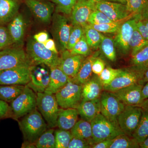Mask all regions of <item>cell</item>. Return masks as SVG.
Segmentation results:
<instances>
[{
	"label": "cell",
	"instance_id": "obj_1",
	"mask_svg": "<svg viewBox=\"0 0 148 148\" xmlns=\"http://www.w3.org/2000/svg\"><path fill=\"white\" fill-rule=\"evenodd\" d=\"M18 123L25 142L34 145L48 127L45 120L37 108L22 117Z\"/></svg>",
	"mask_w": 148,
	"mask_h": 148
},
{
	"label": "cell",
	"instance_id": "obj_2",
	"mask_svg": "<svg viewBox=\"0 0 148 148\" xmlns=\"http://www.w3.org/2000/svg\"><path fill=\"white\" fill-rule=\"evenodd\" d=\"M36 108L50 128L57 127V121L60 108L55 94L45 90L36 93Z\"/></svg>",
	"mask_w": 148,
	"mask_h": 148
},
{
	"label": "cell",
	"instance_id": "obj_3",
	"mask_svg": "<svg viewBox=\"0 0 148 148\" xmlns=\"http://www.w3.org/2000/svg\"><path fill=\"white\" fill-rule=\"evenodd\" d=\"M90 123L94 144L103 140L114 139L125 134L117 123L108 119L101 114L92 120Z\"/></svg>",
	"mask_w": 148,
	"mask_h": 148
},
{
	"label": "cell",
	"instance_id": "obj_4",
	"mask_svg": "<svg viewBox=\"0 0 148 148\" xmlns=\"http://www.w3.org/2000/svg\"><path fill=\"white\" fill-rule=\"evenodd\" d=\"M27 50L28 57L33 64H43L49 69L59 64L58 54L47 49L43 44L38 42L34 39L28 42Z\"/></svg>",
	"mask_w": 148,
	"mask_h": 148
},
{
	"label": "cell",
	"instance_id": "obj_5",
	"mask_svg": "<svg viewBox=\"0 0 148 148\" xmlns=\"http://www.w3.org/2000/svg\"><path fill=\"white\" fill-rule=\"evenodd\" d=\"M82 85L71 79L58 92L56 98L61 108H77L82 100Z\"/></svg>",
	"mask_w": 148,
	"mask_h": 148
},
{
	"label": "cell",
	"instance_id": "obj_6",
	"mask_svg": "<svg viewBox=\"0 0 148 148\" xmlns=\"http://www.w3.org/2000/svg\"><path fill=\"white\" fill-rule=\"evenodd\" d=\"M36 93L27 85L22 92L11 102L12 117L18 119L36 108Z\"/></svg>",
	"mask_w": 148,
	"mask_h": 148
},
{
	"label": "cell",
	"instance_id": "obj_7",
	"mask_svg": "<svg viewBox=\"0 0 148 148\" xmlns=\"http://www.w3.org/2000/svg\"><path fill=\"white\" fill-rule=\"evenodd\" d=\"M143 110L140 106H125L117 118V123L125 134L132 136L140 122Z\"/></svg>",
	"mask_w": 148,
	"mask_h": 148
},
{
	"label": "cell",
	"instance_id": "obj_8",
	"mask_svg": "<svg viewBox=\"0 0 148 148\" xmlns=\"http://www.w3.org/2000/svg\"><path fill=\"white\" fill-rule=\"evenodd\" d=\"M26 65H33L21 48H7L0 50V71Z\"/></svg>",
	"mask_w": 148,
	"mask_h": 148
},
{
	"label": "cell",
	"instance_id": "obj_9",
	"mask_svg": "<svg viewBox=\"0 0 148 148\" xmlns=\"http://www.w3.org/2000/svg\"><path fill=\"white\" fill-rule=\"evenodd\" d=\"M32 65H23L0 71V85H26L30 82Z\"/></svg>",
	"mask_w": 148,
	"mask_h": 148
},
{
	"label": "cell",
	"instance_id": "obj_10",
	"mask_svg": "<svg viewBox=\"0 0 148 148\" xmlns=\"http://www.w3.org/2000/svg\"><path fill=\"white\" fill-rule=\"evenodd\" d=\"M100 99L101 114L108 119L118 123V117L123 110L125 105L113 92L106 90L102 92Z\"/></svg>",
	"mask_w": 148,
	"mask_h": 148
},
{
	"label": "cell",
	"instance_id": "obj_11",
	"mask_svg": "<svg viewBox=\"0 0 148 148\" xmlns=\"http://www.w3.org/2000/svg\"><path fill=\"white\" fill-rule=\"evenodd\" d=\"M143 75V73L132 68L125 71L122 70L110 84L103 86V90L111 92H116L140 83Z\"/></svg>",
	"mask_w": 148,
	"mask_h": 148
},
{
	"label": "cell",
	"instance_id": "obj_12",
	"mask_svg": "<svg viewBox=\"0 0 148 148\" xmlns=\"http://www.w3.org/2000/svg\"><path fill=\"white\" fill-rule=\"evenodd\" d=\"M95 8L104 13L113 22L123 21L132 16L126 8L125 4L110 1H99L95 2Z\"/></svg>",
	"mask_w": 148,
	"mask_h": 148
},
{
	"label": "cell",
	"instance_id": "obj_13",
	"mask_svg": "<svg viewBox=\"0 0 148 148\" xmlns=\"http://www.w3.org/2000/svg\"><path fill=\"white\" fill-rule=\"evenodd\" d=\"M50 79V69L43 64L32 66L30 80L27 85L35 92L45 91Z\"/></svg>",
	"mask_w": 148,
	"mask_h": 148
},
{
	"label": "cell",
	"instance_id": "obj_14",
	"mask_svg": "<svg viewBox=\"0 0 148 148\" xmlns=\"http://www.w3.org/2000/svg\"><path fill=\"white\" fill-rule=\"evenodd\" d=\"M95 4L93 0H77L71 14L73 26L83 27L88 24L90 14L95 9Z\"/></svg>",
	"mask_w": 148,
	"mask_h": 148
},
{
	"label": "cell",
	"instance_id": "obj_15",
	"mask_svg": "<svg viewBox=\"0 0 148 148\" xmlns=\"http://www.w3.org/2000/svg\"><path fill=\"white\" fill-rule=\"evenodd\" d=\"M53 21L54 38L61 51H64L67 50L73 25L69 23L66 16L60 14L55 15Z\"/></svg>",
	"mask_w": 148,
	"mask_h": 148
},
{
	"label": "cell",
	"instance_id": "obj_16",
	"mask_svg": "<svg viewBox=\"0 0 148 148\" xmlns=\"http://www.w3.org/2000/svg\"><path fill=\"white\" fill-rule=\"evenodd\" d=\"M137 18V15L130 18L121 24L116 33L114 41L118 47L125 54L130 51L129 42L136 28Z\"/></svg>",
	"mask_w": 148,
	"mask_h": 148
},
{
	"label": "cell",
	"instance_id": "obj_17",
	"mask_svg": "<svg viewBox=\"0 0 148 148\" xmlns=\"http://www.w3.org/2000/svg\"><path fill=\"white\" fill-rule=\"evenodd\" d=\"M84 59L83 56L72 55L69 50H66L60 57L58 66L71 79H73L76 75Z\"/></svg>",
	"mask_w": 148,
	"mask_h": 148
},
{
	"label": "cell",
	"instance_id": "obj_18",
	"mask_svg": "<svg viewBox=\"0 0 148 148\" xmlns=\"http://www.w3.org/2000/svg\"><path fill=\"white\" fill-rule=\"evenodd\" d=\"M143 86L138 83L112 92L125 106H139L143 102L142 90Z\"/></svg>",
	"mask_w": 148,
	"mask_h": 148
},
{
	"label": "cell",
	"instance_id": "obj_19",
	"mask_svg": "<svg viewBox=\"0 0 148 148\" xmlns=\"http://www.w3.org/2000/svg\"><path fill=\"white\" fill-rule=\"evenodd\" d=\"M25 3L38 19L48 23L51 19L53 6L50 3L42 0H25Z\"/></svg>",
	"mask_w": 148,
	"mask_h": 148
},
{
	"label": "cell",
	"instance_id": "obj_20",
	"mask_svg": "<svg viewBox=\"0 0 148 148\" xmlns=\"http://www.w3.org/2000/svg\"><path fill=\"white\" fill-rule=\"evenodd\" d=\"M77 110L82 119L90 122L101 114L100 98L93 100H82Z\"/></svg>",
	"mask_w": 148,
	"mask_h": 148
},
{
	"label": "cell",
	"instance_id": "obj_21",
	"mask_svg": "<svg viewBox=\"0 0 148 148\" xmlns=\"http://www.w3.org/2000/svg\"><path fill=\"white\" fill-rule=\"evenodd\" d=\"M77 109L60 108L57 121V126L60 129L70 130L78 121Z\"/></svg>",
	"mask_w": 148,
	"mask_h": 148
},
{
	"label": "cell",
	"instance_id": "obj_22",
	"mask_svg": "<svg viewBox=\"0 0 148 148\" xmlns=\"http://www.w3.org/2000/svg\"><path fill=\"white\" fill-rule=\"evenodd\" d=\"M71 79L58 66L50 68V79L46 91L55 94Z\"/></svg>",
	"mask_w": 148,
	"mask_h": 148
},
{
	"label": "cell",
	"instance_id": "obj_23",
	"mask_svg": "<svg viewBox=\"0 0 148 148\" xmlns=\"http://www.w3.org/2000/svg\"><path fill=\"white\" fill-rule=\"evenodd\" d=\"M25 26L24 17L20 14L17 13L10 22L7 28L14 43H20L23 40Z\"/></svg>",
	"mask_w": 148,
	"mask_h": 148
},
{
	"label": "cell",
	"instance_id": "obj_24",
	"mask_svg": "<svg viewBox=\"0 0 148 148\" xmlns=\"http://www.w3.org/2000/svg\"><path fill=\"white\" fill-rule=\"evenodd\" d=\"M103 86L99 77H91L82 85V100H93L100 98Z\"/></svg>",
	"mask_w": 148,
	"mask_h": 148
},
{
	"label": "cell",
	"instance_id": "obj_25",
	"mask_svg": "<svg viewBox=\"0 0 148 148\" xmlns=\"http://www.w3.org/2000/svg\"><path fill=\"white\" fill-rule=\"evenodd\" d=\"M18 8L17 0H0V23L10 21L18 13Z\"/></svg>",
	"mask_w": 148,
	"mask_h": 148
},
{
	"label": "cell",
	"instance_id": "obj_26",
	"mask_svg": "<svg viewBox=\"0 0 148 148\" xmlns=\"http://www.w3.org/2000/svg\"><path fill=\"white\" fill-rule=\"evenodd\" d=\"M96 55L90 56L85 59L76 75L73 78V81L77 83L83 85L92 77V65Z\"/></svg>",
	"mask_w": 148,
	"mask_h": 148
},
{
	"label": "cell",
	"instance_id": "obj_27",
	"mask_svg": "<svg viewBox=\"0 0 148 148\" xmlns=\"http://www.w3.org/2000/svg\"><path fill=\"white\" fill-rule=\"evenodd\" d=\"M70 131L73 137L89 140L93 143L92 127L90 122L83 119L78 121Z\"/></svg>",
	"mask_w": 148,
	"mask_h": 148
},
{
	"label": "cell",
	"instance_id": "obj_28",
	"mask_svg": "<svg viewBox=\"0 0 148 148\" xmlns=\"http://www.w3.org/2000/svg\"><path fill=\"white\" fill-rule=\"evenodd\" d=\"M131 64V68L143 74L148 68V45L132 56Z\"/></svg>",
	"mask_w": 148,
	"mask_h": 148
},
{
	"label": "cell",
	"instance_id": "obj_29",
	"mask_svg": "<svg viewBox=\"0 0 148 148\" xmlns=\"http://www.w3.org/2000/svg\"><path fill=\"white\" fill-rule=\"evenodd\" d=\"M24 85H0V99L11 103L24 90Z\"/></svg>",
	"mask_w": 148,
	"mask_h": 148
},
{
	"label": "cell",
	"instance_id": "obj_30",
	"mask_svg": "<svg viewBox=\"0 0 148 148\" xmlns=\"http://www.w3.org/2000/svg\"><path fill=\"white\" fill-rule=\"evenodd\" d=\"M83 27L86 38L90 47L96 48L100 46L101 41L105 36L89 24H88Z\"/></svg>",
	"mask_w": 148,
	"mask_h": 148
},
{
	"label": "cell",
	"instance_id": "obj_31",
	"mask_svg": "<svg viewBox=\"0 0 148 148\" xmlns=\"http://www.w3.org/2000/svg\"><path fill=\"white\" fill-rule=\"evenodd\" d=\"M132 137L139 144L148 137V112L143 110L138 127L132 135Z\"/></svg>",
	"mask_w": 148,
	"mask_h": 148
},
{
	"label": "cell",
	"instance_id": "obj_32",
	"mask_svg": "<svg viewBox=\"0 0 148 148\" xmlns=\"http://www.w3.org/2000/svg\"><path fill=\"white\" fill-rule=\"evenodd\" d=\"M37 148H56L54 130L53 128L47 129L34 143Z\"/></svg>",
	"mask_w": 148,
	"mask_h": 148
},
{
	"label": "cell",
	"instance_id": "obj_33",
	"mask_svg": "<svg viewBox=\"0 0 148 148\" xmlns=\"http://www.w3.org/2000/svg\"><path fill=\"white\" fill-rule=\"evenodd\" d=\"M140 148L139 143L132 136L122 134L114 138L110 148Z\"/></svg>",
	"mask_w": 148,
	"mask_h": 148
},
{
	"label": "cell",
	"instance_id": "obj_34",
	"mask_svg": "<svg viewBox=\"0 0 148 148\" xmlns=\"http://www.w3.org/2000/svg\"><path fill=\"white\" fill-rule=\"evenodd\" d=\"M148 45V40L144 38L140 34L136 26L129 42L130 50L131 51V56L135 55Z\"/></svg>",
	"mask_w": 148,
	"mask_h": 148
},
{
	"label": "cell",
	"instance_id": "obj_35",
	"mask_svg": "<svg viewBox=\"0 0 148 148\" xmlns=\"http://www.w3.org/2000/svg\"><path fill=\"white\" fill-rule=\"evenodd\" d=\"M103 54L111 61L116 60V52L114 46V40L109 37L104 36L100 45Z\"/></svg>",
	"mask_w": 148,
	"mask_h": 148
},
{
	"label": "cell",
	"instance_id": "obj_36",
	"mask_svg": "<svg viewBox=\"0 0 148 148\" xmlns=\"http://www.w3.org/2000/svg\"><path fill=\"white\" fill-rule=\"evenodd\" d=\"M56 148H68L73 136L70 130L59 129L54 131Z\"/></svg>",
	"mask_w": 148,
	"mask_h": 148
},
{
	"label": "cell",
	"instance_id": "obj_37",
	"mask_svg": "<svg viewBox=\"0 0 148 148\" xmlns=\"http://www.w3.org/2000/svg\"><path fill=\"white\" fill-rule=\"evenodd\" d=\"M148 3V0H126L127 10L132 16L141 14Z\"/></svg>",
	"mask_w": 148,
	"mask_h": 148
},
{
	"label": "cell",
	"instance_id": "obj_38",
	"mask_svg": "<svg viewBox=\"0 0 148 148\" xmlns=\"http://www.w3.org/2000/svg\"><path fill=\"white\" fill-rule=\"evenodd\" d=\"M69 51L72 55H82L85 57L89 55L90 52V47L88 44L84 34Z\"/></svg>",
	"mask_w": 148,
	"mask_h": 148
},
{
	"label": "cell",
	"instance_id": "obj_39",
	"mask_svg": "<svg viewBox=\"0 0 148 148\" xmlns=\"http://www.w3.org/2000/svg\"><path fill=\"white\" fill-rule=\"evenodd\" d=\"M121 71L120 69H114L111 67L105 68L98 76L103 86L110 84Z\"/></svg>",
	"mask_w": 148,
	"mask_h": 148
},
{
	"label": "cell",
	"instance_id": "obj_40",
	"mask_svg": "<svg viewBox=\"0 0 148 148\" xmlns=\"http://www.w3.org/2000/svg\"><path fill=\"white\" fill-rule=\"evenodd\" d=\"M84 34L83 27L79 25L73 26L69 36L67 50H71Z\"/></svg>",
	"mask_w": 148,
	"mask_h": 148
},
{
	"label": "cell",
	"instance_id": "obj_41",
	"mask_svg": "<svg viewBox=\"0 0 148 148\" xmlns=\"http://www.w3.org/2000/svg\"><path fill=\"white\" fill-rule=\"evenodd\" d=\"M55 3L56 9L64 14H71L77 0H52Z\"/></svg>",
	"mask_w": 148,
	"mask_h": 148
},
{
	"label": "cell",
	"instance_id": "obj_42",
	"mask_svg": "<svg viewBox=\"0 0 148 148\" xmlns=\"http://www.w3.org/2000/svg\"><path fill=\"white\" fill-rule=\"evenodd\" d=\"M121 24V21H117L101 24H89L101 33H116Z\"/></svg>",
	"mask_w": 148,
	"mask_h": 148
},
{
	"label": "cell",
	"instance_id": "obj_43",
	"mask_svg": "<svg viewBox=\"0 0 148 148\" xmlns=\"http://www.w3.org/2000/svg\"><path fill=\"white\" fill-rule=\"evenodd\" d=\"M113 22L110 18L95 8L90 14L88 21L90 24H101Z\"/></svg>",
	"mask_w": 148,
	"mask_h": 148
},
{
	"label": "cell",
	"instance_id": "obj_44",
	"mask_svg": "<svg viewBox=\"0 0 148 148\" xmlns=\"http://www.w3.org/2000/svg\"><path fill=\"white\" fill-rule=\"evenodd\" d=\"M13 43L8 28L0 27V50Z\"/></svg>",
	"mask_w": 148,
	"mask_h": 148
},
{
	"label": "cell",
	"instance_id": "obj_45",
	"mask_svg": "<svg viewBox=\"0 0 148 148\" xmlns=\"http://www.w3.org/2000/svg\"><path fill=\"white\" fill-rule=\"evenodd\" d=\"M93 144L92 141L73 137L68 148H90Z\"/></svg>",
	"mask_w": 148,
	"mask_h": 148
},
{
	"label": "cell",
	"instance_id": "obj_46",
	"mask_svg": "<svg viewBox=\"0 0 148 148\" xmlns=\"http://www.w3.org/2000/svg\"><path fill=\"white\" fill-rule=\"evenodd\" d=\"M12 116V110L8 103L0 99V119Z\"/></svg>",
	"mask_w": 148,
	"mask_h": 148
},
{
	"label": "cell",
	"instance_id": "obj_47",
	"mask_svg": "<svg viewBox=\"0 0 148 148\" xmlns=\"http://www.w3.org/2000/svg\"><path fill=\"white\" fill-rule=\"evenodd\" d=\"M105 66H106V64L104 61L101 58L96 57L92 62V73L98 76L100 75L103 70L106 68Z\"/></svg>",
	"mask_w": 148,
	"mask_h": 148
},
{
	"label": "cell",
	"instance_id": "obj_48",
	"mask_svg": "<svg viewBox=\"0 0 148 148\" xmlns=\"http://www.w3.org/2000/svg\"><path fill=\"white\" fill-rule=\"evenodd\" d=\"M137 15L138 18L136 22V28L142 36L148 40V29L143 20L140 18V15Z\"/></svg>",
	"mask_w": 148,
	"mask_h": 148
},
{
	"label": "cell",
	"instance_id": "obj_49",
	"mask_svg": "<svg viewBox=\"0 0 148 148\" xmlns=\"http://www.w3.org/2000/svg\"><path fill=\"white\" fill-rule=\"evenodd\" d=\"M114 139H107L93 144L92 148H110Z\"/></svg>",
	"mask_w": 148,
	"mask_h": 148
},
{
	"label": "cell",
	"instance_id": "obj_50",
	"mask_svg": "<svg viewBox=\"0 0 148 148\" xmlns=\"http://www.w3.org/2000/svg\"><path fill=\"white\" fill-rule=\"evenodd\" d=\"M34 39L38 42L43 44L48 39V34L45 32H40L34 36Z\"/></svg>",
	"mask_w": 148,
	"mask_h": 148
},
{
	"label": "cell",
	"instance_id": "obj_51",
	"mask_svg": "<svg viewBox=\"0 0 148 148\" xmlns=\"http://www.w3.org/2000/svg\"><path fill=\"white\" fill-rule=\"evenodd\" d=\"M43 44L47 49L53 51L54 53L58 54V52L56 46L55 42L53 40L48 39Z\"/></svg>",
	"mask_w": 148,
	"mask_h": 148
},
{
	"label": "cell",
	"instance_id": "obj_52",
	"mask_svg": "<svg viewBox=\"0 0 148 148\" xmlns=\"http://www.w3.org/2000/svg\"><path fill=\"white\" fill-rule=\"evenodd\" d=\"M143 101L148 99V82L143 86L142 90Z\"/></svg>",
	"mask_w": 148,
	"mask_h": 148
},
{
	"label": "cell",
	"instance_id": "obj_53",
	"mask_svg": "<svg viewBox=\"0 0 148 148\" xmlns=\"http://www.w3.org/2000/svg\"><path fill=\"white\" fill-rule=\"evenodd\" d=\"M139 15H140V18L142 19L148 21V3L141 14H139Z\"/></svg>",
	"mask_w": 148,
	"mask_h": 148
},
{
	"label": "cell",
	"instance_id": "obj_54",
	"mask_svg": "<svg viewBox=\"0 0 148 148\" xmlns=\"http://www.w3.org/2000/svg\"><path fill=\"white\" fill-rule=\"evenodd\" d=\"M148 82V68L146 69L143 74L142 79L140 81V83L144 85Z\"/></svg>",
	"mask_w": 148,
	"mask_h": 148
},
{
	"label": "cell",
	"instance_id": "obj_55",
	"mask_svg": "<svg viewBox=\"0 0 148 148\" xmlns=\"http://www.w3.org/2000/svg\"><path fill=\"white\" fill-rule=\"evenodd\" d=\"M139 106L143 109V110L148 112V99L143 101Z\"/></svg>",
	"mask_w": 148,
	"mask_h": 148
},
{
	"label": "cell",
	"instance_id": "obj_56",
	"mask_svg": "<svg viewBox=\"0 0 148 148\" xmlns=\"http://www.w3.org/2000/svg\"><path fill=\"white\" fill-rule=\"evenodd\" d=\"M140 148H148V137L144 140L143 142L139 144Z\"/></svg>",
	"mask_w": 148,
	"mask_h": 148
},
{
	"label": "cell",
	"instance_id": "obj_57",
	"mask_svg": "<svg viewBox=\"0 0 148 148\" xmlns=\"http://www.w3.org/2000/svg\"><path fill=\"white\" fill-rule=\"evenodd\" d=\"M95 2L99 1H116L117 2L121 3H122L125 4L126 3V0H93Z\"/></svg>",
	"mask_w": 148,
	"mask_h": 148
},
{
	"label": "cell",
	"instance_id": "obj_58",
	"mask_svg": "<svg viewBox=\"0 0 148 148\" xmlns=\"http://www.w3.org/2000/svg\"><path fill=\"white\" fill-rule=\"evenodd\" d=\"M141 19H142V18H141ZM142 20H143V22H144V24H145V25H146V27H147V29H148V21H146V20H143V19H142Z\"/></svg>",
	"mask_w": 148,
	"mask_h": 148
},
{
	"label": "cell",
	"instance_id": "obj_59",
	"mask_svg": "<svg viewBox=\"0 0 148 148\" xmlns=\"http://www.w3.org/2000/svg\"><path fill=\"white\" fill-rule=\"evenodd\" d=\"M42 1H48V0H42Z\"/></svg>",
	"mask_w": 148,
	"mask_h": 148
},
{
	"label": "cell",
	"instance_id": "obj_60",
	"mask_svg": "<svg viewBox=\"0 0 148 148\" xmlns=\"http://www.w3.org/2000/svg\"><path fill=\"white\" fill-rule=\"evenodd\" d=\"M88 1H90V0H88Z\"/></svg>",
	"mask_w": 148,
	"mask_h": 148
}]
</instances>
